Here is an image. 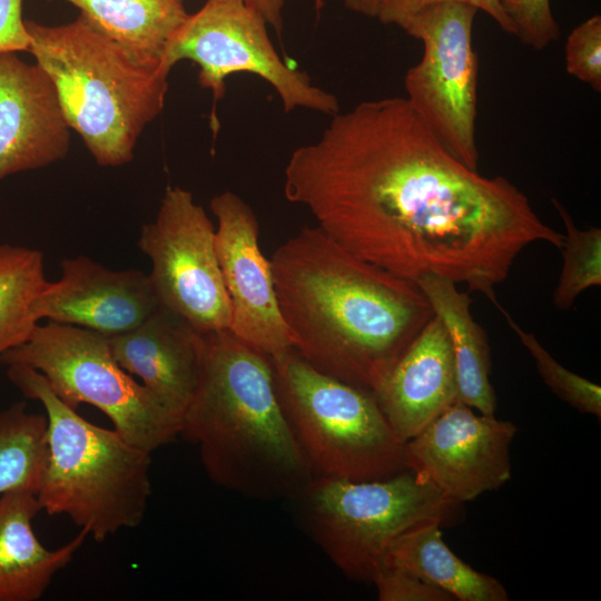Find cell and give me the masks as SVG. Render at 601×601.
<instances>
[{"label":"cell","mask_w":601,"mask_h":601,"mask_svg":"<svg viewBox=\"0 0 601 601\" xmlns=\"http://www.w3.org/2000/svg\"><path fill=\"white\" fill-rule=\"evenodd\" d=\"M284 196L359 258L413 282L444 276L494 305L528 245H563L515 185L455 159L403 97L332 116L290 154Z\"/></svg>","instance_id":"cell-1"},{"label":"cell","mask_w":601,"mask_h":601,"mask_svg":"<svg viewBox=\"0 0 601 601\" xmlns=\"http://www.w3.org/2000/svg\"><path fill=\"white\" fill-rule=\"evenodd\" d=\"M293 349L322 373L372 394L435 315L418 285L304 226L270 257Z\"/></svg>","instance_id":"cell-2"},{"label":"cell","mask_w":601,"mask_h":601,"mask_svg":"<svg viewBox=\"0 0 601 601\" xmlns=\"http://www.w3.org/2000/svg\"><path fill=\"white\" fill-rule=\"evenodd\" d=\"M217 485L289 499L314 474L280 403L270 359L228 329L205 334L199 384L180 432Z\"/></svg>","instance_id":"cell-3"},{"label":"cell","mask_w":601,"mask_h":601,"mask_svg":"<svg viewBox=\"0 0 601 601\" xmlns=\"http://www.w3.org/2000/svg\"><path fill=\"white\" fill-rule=\"evenodd\" d=\"M24 23L28 52L51 79L69 128L99 166L129 162L165 106L169 72L139 63L81 16L60 26Z\"/></svg>","instance_id":"cell-4"},{"label":"cell","mask_w":601,"mask_h":601,"mask_svg":"<svg viewBox=\"0 0 601 601\" xmlns=\"http://www.w3.org/2000/svg\"><path fill=\"white\" fill-rule=\"evenodd\" d=\"M9 381L45 408L48 456L37 492L41 510L65 515L97 542L142 522L151 494V454L62 402L41 373L7 366Z\"/></svg>","instance_id":"cell-5"},{"label":"cell","mask_w":601,"mask_h":601,"mask_svg":"<svg viewBox=\"0 0 601 601\" xmlns=\"http://www.w3.org/2000/svg\"><path fill=\"white\" fill-rule=\"evenodd\" d=\"M303 530L348 579L372 582L394 539L425 521L464 518L462 503L406 469L376 480L313 475L288 499Z\"/></svg>","instance_id":"cell-6"},{"label":"cell","mask_w":601,"mask_h":601,"mask_svg":"<svg viewBox=\"0 0 601 601\" xmlns=\"http://www.w3.org/2000/svg\"><path fill=\"white\" fill-rule=\"evenodd\" d=\"M288 422L315 475L376 480L406 470L374 395L319 372L294 349L270 359Z\"/></svg>","instance_id":"cell-7"},{"label":"cell","mask_w":601,"mask_h":601,"mask_svg":"<svg viewBox=\"0 0 601 601\" xmlns=\"http://www.w3.org/2000/svg\"><path fill=\"white\" fill-rule=\"evenodd\" d=\"M0 363L38 371L67 405H92L127 442L149 453L179 435L180 417L117 363L109 338L100 333L55 322L37 324L23 343L0 355Z\"/></svg>","instance_id":"cell-8"},{"label":"cell","mask_w":601,"mask_h":601,"mask_svg":"<svg viewBox=\"0 0 601 601\" xmlns=\"http://www.w3.org/2000/svg\"><path fill=\"white\" fill-rule=\"evenodd\" d=\"M262 14L244 0H206L188 14L170 41L164 65L171 70L180 60L199 67L198 82L214 100L226 92L225 80L236 72L258 76L278 95L285 112L304 108L334 116L337 98L315 86L311 77L284 62Z\"/></svg>","instance_id":"cell-9"},{"label":"cell","mask_w":601,"mask_h":601,"mask_svg":"<svg viewBox=\"0 0 601 601\" xmlns=\"http://www.w3.org/2000/svg\"><path fill=\"white\" fill-rule=\"evenodd\" d=\"M477 11L462 2L433 3L401 27L423 43L421 60L404 78L405 98L442 146L476 171L479 59L472 28Z\"/></svg>","instance_id":"cell-10"},{"label":"cell","mask_w":601,"mask_h":601,"mask_svg":"<svg viewBox=\"0 0 601 601\" xmlns=\"http://www.w3.org/2000/svg\"><path fill=\"white\" fill-rule=\"evenodd\" d=\"M138 247L150 259L161 306L200 333L228 329L229 298L215 248V227L193 194L168 186L157 216L142 226Z\"/></svg>","instance_id":"cell-11"},{"label":"cell","mask_w":601,"mask_h":601,"mask_svg":"<svg viewBox=\"0 0 601 601\" xmlns=\"http://www.w3.org/2000/svg\"><path fill=\"white\" fill-rule=\"evenodd\" d=\"M518 427L457 401L404 443L406 469L464 504L511 479Z\"/></svg>","instance_id":"cell-12"},{"label":"cell","mask_w":601,"mask_h":601,"mask_svg":"<svg viewBox=\"0 0 601 601\" xmlns=\"http://www.w3.org/2000/svg\"><path fill=\"white\" fill-rule=\"evenodd\" d=\"M217 219L215 248L229 298L228 331L276 359L293 349L279 312L270 260L259 246V225L250 206L233 191L210 200Z\"/></svg>","instance_id":"cell-13"},{"label":"cell","mask_w":601,"mask_h":601,"mask_svg":"<svg viewBox=\"0 0 601 601\" xmlns=\"http://www.w3.org/2000/svg\"><path fill=\"white\" fill-rule=\"evenodd\" d=\"M160 306L149 274L112 270L77 256L61 262V277L47 282L31 312L37 322L47 318L112 337L137 328Z\"/></svg>","instance_id":"cell-14"},{"label":"cell","mask_w":601,"mask_h":601,"mask_svg":"<svg viewBox=\"0 0 601 601\" xmlns=\"http://www.w3.org/2000/svg\"><path fill=\"white\" fill-rule=\"evenodd\" d=\"M69 130L46 71L0 53V180L65 158Z\"/></svg>","instance_id":"cell-15"},{"label":"cell","mask_w":601,"mask_h":601,"mask_svg":"<svg viewBox=\"0 0 601 601\" xmlns=\"http://www.w3.org/2000/svg\"><path fill=\"white\" fill-rule=\"evenodd\" d=\"M108 338L117 363L181 421L199 384L205 334L160 306L137 328Z\"/></svg>","instance_id":"cell-16"},{"label":"cell","mask_w":601,"mask_h":601,"mask_svg":"<svg viewBox=\"0 0 601 601\" xmlns=\"http://www.w3.org/2000/svg\"><path fill=\"white\" fill-rule=\"evenodd\" d=\"M404 443L459 401L452 348L434 315L373 393Z\"/></svg>","instance_id":"cell-17"},{"label":"cell","mask_w":601,"mask_h":601,"mask_svg":"<svg viewBox=\"0 0 601 601\" xmlns=\"http://www.w3.org/2000/svg\"><path fill=\"white\" fill-rule=\"evenodd\" d=\"M39 511L33 491L0 495V601L39 600L88 536L79 531L58 549H47L33 531L32 521Z\"/></svg>","instance_id":"cell-18"},{"label":"cell","mask_w":601,"mask_h":601,"mask_svg":"<svg viewBox=\"0 0 601 601\" xmlns=\"http://www.w3.org/2000/svg\"><path fill=\"white\" fill-rule=\"evenodd\" d=\"M447 333L457 383L459 401L481 414L494 415L497 406L490 381L491 352L485 331L472 317L469 293L444 276L427 274L415 282Z\"/></svg>","instance_id":"cell-19"},{"label":"cell","mask_w":601,"mask_h":601,"mask_svg":"<svg viewBox=\"0 0 601 601\" xmlns=\"http://www.w3.org/2000/svg\"><path fill=\"white\" fill-rule=\"evenodd\" d=\"M139 63L170 72L165 56L188 17L185 0H63Z\"/></svg>","instance_id":"cell-20"},{"label":"cell","mask_w":601,"mask_h":601,"mask_svg":"<svg viewBox=\"0 0 601 601\" xmlns=\"http://www.w3.org/2000/svg\"><path fill=\"white\" fill-rule=\"evenodd\" d=\"M442 528L439 521H425L406 530L392 541L384 563L413 572L455 600L508 601L497 579L473 569L447 546Z\"/></svg>","instance_id":"cell-21"},{"label":"cell","mask_w":601,"mask_h":601,"mask_svg":"<svg viewBox=\"0 0 601 601\" xmlns=\"http://www.w3.org/2000/svg\"><path fill=\"white\" fill-rule=\"evenodd\" d=\"M48 456L46 414L32 413L19 401L0 411V495L38 492Z\"/></svg>","instance_id":"cell-22"},{"label":"cell","mask_w":601,"mask_h":601,"mask_svg":"<svg viewBox=\"0 0 601 601\" xmlns=\"http://www.w3.org/2000/svg\"><path fill=\"white\" fill-rule=\"evenodd\" d=\"M47 282L40 250L0 245V355L23 343L38 324L31 305Z\"/></svg>","instance_id":"cell-23"},{"label":"cell","mask_w":601,"mask_h":601,"mask_svg":"<svg viewBox=\"0 0 601 601\" xmlns=\"http://www.w3.org/2000/svg\"><path fill=\"white\" fill-rule=\"evenodd\" d=\"M551 201L565 227L562 269L552 302L568 311L583 290L601 285V229H578L565 207L554 197Z\"/></svg>","instance_id":"cell-24"},{"label":"cell","mask_w":601,"mask_h":601,"mask_svg":"<svg viewBox=\"0 0 601 601\" xmlns=\"http://www.w3.org/2000/svg\"><path fill=\"white\" fill-rule=\"evenodd\" d=\"M496 307L520 338L535 362L536 370L546 386L562 401L580 413L601 417V388L598 384L563 367L541 345L538 338L525 332L510 314L497 304Z\"/></svg>","instance_id":"cell-25"},{"label":"cell","mask_w":601,"mask_h":601,"mask_svg":"<svg viewBox=\"0 0 601 601\" xmlns=\"http://www.w3.org/2000/svg\"><path fill=\"white\" fill-rule=\"evenodd\" d=\"M569 75L601 92V16L594 14L575 27L565 43Z\"/></svg>","instance_id":"cell-26"},{"label":"cell","mask_w":601,"mask_h":601,"mask_svg":"<svg viewBox=\"0 0 601 601\" xmlns=\"http://www.w3.org/2000/svg\"><path fill=\"white\" fill-rule=\"evenodd\" d=\"M511 21L514 36L535 50L545 49L558 40L560 27L555 21L550 0H497Z\"/></svg>","instance_id":"cell-27"},{"label":"cell","mask_w":601,"mask_h":601,"mask_svg":"<svg viewBox=\"0 0 601 601\" xmlns=\"http://www.w3.org/2000/svg\"><path fill=\"white\" fill-rule=\"evenodd\" d=\"M372 583L381 601H453L451 594L424 581L413 572L384 563Z\"/></svg>","instance_id":"cell-28"},{"label":"cell","mask_w":601,"mask_h":601,"mask_svg":"<svg viewBox=\"0 0 601 601\" xmlns=\"http://www.w3.org/2000/svg\"><path fill=\"white\" fill-rule=\"evenodd\" d=\"M446 1L471 4L489 14L504 32L514 35L513 26L497 0H383L376 18L383 24H393L401 28L411 16L422 8Z\"/></svg>","instance_id":"cell-29"},{"label":"cell","mask_w":601,"mask_h":601,"mask_svg":"<svg viewBox=\"0 0 601 601\" xmlns=\"http://www.w3.org/2000/svg\"><path fill=\"white\" fill-rule=\"evenodd\" d=\"M23 0H0V53L28 51L30 36L22 19Z\"/></svg>","instance_id":"cell-30"},{"label":"cell","mask_w":601,"mask_h":601,"mask_svg":"<svg viewBox=\"0 0 601 601\" xmlns=\"http://www.w3.org/2000/svg\"><path fill=\"white\" fill-rule=\"evenodd\" d=\"M247 4L258 11L265 19L266 23L272 27L278 35L283 30L284 17L283 11L285 0H244Z\"/></svg>","instance_id":"cell-31"},{"label":"cell","mask_w":601,"mask_h":601,"mask_svg":"<svg viewBox=\"0 0 601 601\" xmlns=\"http://www.w3.org/2000/svg\"><path fill=\"white\" fill-rule=\"evenodd\" d=\"M383 0H343L344 6L353 12L377 17Z\"/></svg>","instance_id":"cell-32"},{"label":"cell","mask_w":601,"mask_h":601,"mask_svg":"<svg viewBox=\"0 0 601 601\" xmlns=\"http://www.w3.org/2000/svg\"><path fill=\"white\" fill-rule=\"evenodd\" d=\"M316 7L319 9L323 6V0H315Z\"/></svg>","instance_id":"cell-33"}]
</instances>
